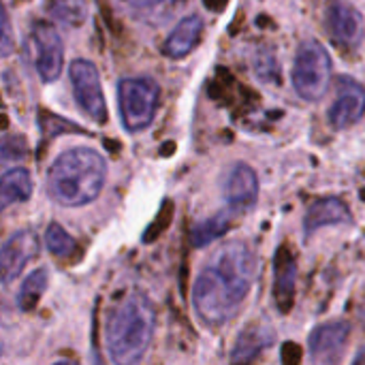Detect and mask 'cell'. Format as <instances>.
Listing matches in <instances>:
<instances>
[{
	"mask_svg": "<svg viewBox=\"0 0 365 365\" xmlns=\"http://www.w3.org/2000/svg\"><path fill=\"white\" fill-rule=\"evenodd\" d=\"M257 274V257L244 242L222 246L192 287V306L210 327L229 323L244 304Z\"/></svg>",
	"mask_w": 365,
	"mask_h": 365,
	"instance_id": "obj_1",
	"label": "cell"
},
{
	"mask_svg": "<svg viewBox=\"0 0 365 365\" xmlns=\"http://www.w3.org/2000/svg\"><path fill=\"white\" fill-rule=\"evenodd\" d=\"M107 178L105 158L92 148L62 152L47 171V192L64 207H83L98 199Z\"/></svg>",
	"mask_w": 365,
	"mask_h": 365,
	"instance_id": "obj_2",
	"label": "cell"
},
{
	"mask_svg": "<svg viewBox=\"0 0 365 365\" xmlns=\"http://www.w3.org/2000/svg\"><path fill=\"white\" fill-rule=\"evenodd\" d=\"M154 323V306L143 293L133 291L122 297L105 325V344L109 359L118 365L139 364L150 349Z\"/></svg>",
	"mask_w": 365,
	"mask_h": 365,
	"instance_id": "obj_3",
	"label": "cell"
},
{
	"mask_svg": "<svg viewBox=\"0 0 365 365\" xmlns=\"http://www.w3.org/2000/svg\"><path fill=\"white\" fill-rule=\"evenodd\" d=\"M160 90L150 77H124L118 83V105L122 124L128 133L145 130L158 109Z\"/></svg>",
	"mask_w": 365,
	"mask_h": 365,
	"instance_id": "obj_4",
	"label": "cell"
},
{
	"mask_svg": "<svg viewBox=\"0 0 365 365\" xmlns=\"http://www.w3.org/2000/svg\"><path fill=\"white\" fill-rule=\"evenodd\" d=\"M293 88L304 101H319L331 81V58L319 41H304L293 62Z\"/></svg>",
	"mask_w": 365,
	"mask_h": 365,
	"instance_id": "obj_5",
	"label": "cell"
},
{
	"mask_svg": "<svg viewBox=\"0 0 365 365\" xmlns=\"http://www.w3.org/2000/svg\"><path fill=\"white\" fill-rule=\"evenodd\" d=\"M68 77L73 83L75 101L79 103L81 111L96 124H105L107 122V103L103 96L98 68L90 60L77 58L68 66Z\"/></svg>",
	"mask_w": 365,
	"mask_h": 365,
	"instance_id": "obj_6",
	"label": "cell"
},
{
	"mask_svg": "<svg viewBox=\"0 0 365 365\" xmlns=\"http://www.w3.org/2000/svg\"><path fill=\"white\" fill-rule=\"evenodd\" d=\"M30 36L34 45V66L38 77L45 83L56 81L64 68V47L56 26L49 21H34Z\"/></svg>",
	"mask_w": 365,
	"mask_h": 365,
	"instance_id": "obj_7",
	"label": "cell"
},
{
	"mask_svg": "<svg viewBox=\"0 0 365 365\" xmlns=\"http://www.w3.org/2000/svg\"><path fill=\"white\" fill-rule=\"evenodd\" d=\"M38 255V237L32 229L13 233L0 248V282L11 284L24 272L28 261Z\"/></svg>",
	"mask_w": 365,
	"mask_h": 365,
	"instance_id": "obj_8",
	"label": "cell"
},
{
	"mask_svg": "<svg viewBox=\"0 0 365 365\" xmlns=\"http://www.w3.org/2000/svg\"><path fill=\"white\" fill-rule=\"evenodd\" d=\"M351 336V325L344 321H329L312 329L308 338L310 359L317 364L338 361Z\"/></svg>",
	"mask_w": 365,
	"mask_h": 365,
	"instance_id": "obj_9",
	"label": "cell"
},
{
	"mask_svg": "<svg viewBox=\"0 0 365 365\" xmlns=\"http://www.w3.org/2000/svg\"><path fill=\"white\" fill-rule=\"evenodd\" d=\"M225 199L231 212H248L259 199V178L246 163L231 167L225 180Z\"/></svg>",
	"mask_w": 365,
	"mask_h": 365,
	"instance_id": "obj_10",
	"label": "cell"
},
{
	"mask_svg": "<svg viewBox=\"0 0 365 365\" xmlns=\"http://www.w3.org/2000/svg\"><path fill=\"white\" fill-rule=\"evenodd\" d=\"M365 111V88L353 79H340L338 96L329 109V122L334 128H349L361 120Z\"/></svg>",
	"mask_w": 365,
	"mask_h": 365,
	"instance_id": "obj_11",
	"label": "cell"
},
{
	"mask_svg": "<svg viewBox=\"0 0 365 365\" xmlns=\"http://www.w3.org/2000/svg\"><path fill=\"white\" fill-rule=\"evenodd\" d=\"M327 21L334 38L344 47H357L364 38V15L344 2H334L327 11Z\"/></svg>",
	"mask_w": 365,
	"mask_h": 365,
	"instance_id": "obj_12",
	"label": "cell"
},
{
	"mask_svg": "<svg viewBox=\"0 0 365 365\" xmlns=\"http://www.w3.org/2000/svg\"><path fill=\"white\" fill-rule=\"evenodd\" d=\"M351 222V210L346 207V203L338 197H323L319 201H314L310 205V210L306 212L304 218V231L306 235L329 227V225H344Z\"/></svg>",
	"mask_w": 365,
	"mask_h": 365,
	"instance_id": "obj_13",
	"label": "cell"
},
{
	"mask_svg": "<svg viewBox=\"0 0 365 365\" xmlns=\"http://www.w3.org/2000/svg\"><path fill=\"white\" fill-rule=\"evenodd\" d=\"M201 32H203V19H201L199 15H188V17H184V19L173 28V32L167 36V41H165V45H163L165 56L175 58V60L188 56V53L197 47V43H199V38H201Z\"/></svg>",
	"mask_w": 365,
	"mask_h": 365,
	"instance_id": "obj_14",
	"label": "cell"
},
{
	"mask_svg": "<svg viewBox=\"0 0 365 365\" xmlns=\"http://www.w3.org/2000/svg\"><path fill=\"white\" fill-rule=\"evenodd\" d=\"M297 265L287 248H280L276 255V302L280 310H289L295 295Z\"/></svg>",
	"mask_w": 365,
	"mask_h": 365,
	"instance_id": "obj_15",
	"label": "cell"
},
{
	"mask_svg": "<svg viewBox=\"0 0 365 365\" xmlns=\"http://www.w3.org/2000/svg\"><path fill=\"white\" fill-rule=\"evenodd\" d=\"M32 195V178L26 169H11L0 178V212L13 203H24Z\"/></svg>",
	"mask_w": 365,
	"mask_h": 365,
	"instance_id": "obj_16",
	"label": "cell"
},
{
	"mask_svg": "<svg viewBox=\"0 0 365 365\" xmlns=\"http://www.w3.org/2000/svg\"><path fill=\"white\" fill-rule=\"evenodd\" d=\"M272 342V334L259 327H248L240 334L233 353H231V361L235 364H246L257 359V355Z\"/></svg>",
	"mask_w": 365,
	"mask_h": 365,
	"instance_id": "obj_17",
	"label": "cell"
},
{
	"mask_svg": "<svg viewBox=\"0 0 365 365\" xmlns=\"http://www.w3.org/2000/svg\"><path fill=\"white\" fill-rule=\"evenodd\" d=\"M47 284H49V274H47V269H34L24 282H21V289H19V293H17V306H19V310L21 312H32L36 306H38V302H41V297L45 295V291H47Z\"/></svg>",
	"mask_w": 365,
	"mask_h": 365,
	"instance_id": "obj_18",
	"label": "cell"
},
{
	"mask_svg": "<svg viewBox=\"0 0 365 365\" xmlns=\"http://www.w3.org/2000/svg\"><path fill=\"white\" fill-rule=\"evenodd\" d=\"M229 212H231V210L220 212V214H216V216H212V218H207V220L195 225V229H192V233H190L192 246H195V248H203V246H210L212 242L220 240V237L229 231V227H231V216H229Z\"/></svg>",
	"mask_w": 365,
	"mask_h": 365,
	"instance_id": "obj_19",
	"label": "cell"
},
{
	"mask_svg": "<svg viewBox=\"0 0 365 365\" xmlns=\"http://www.w3.org/2000/svg\"><path fill=\"white\" fill-rule=\"evenodd\" d=\"M45 246L58 259H73L79 252V244L58 225L51 222L45 231Z\"/></svg>",
	"mask_w": 365,
	"mask_h": 365,
	"instance_id": "obj_20",
	"label": "cell"
},
{
	"mask_svg": "<svg viewBox=\"0 0 365 365\" xmlns=\"http://www.w3.org/2000/svg\"><path fill=\"white\" fill-rule=\"evenodd\" d=\"M49 11L58 21L66 26H79L86 17V9L79 0H53L49 4Z\"/></svg>",
	"mask_w": 365,
	"mask_h": 365,
	"instance_id": "obj_21",
	"label": "cell"
},
{
	"mask_svg": "<svg viewBox=\"0 0 365 365\" xmlns=\"http://www.w3.org/2000/svg\"><path fill=\"white\" fill-rule=\"evenodd\" d=\"M28 154V143L24 137H4L0 139V165L19 160Z\"/></svg>",
	"mask_w": 365,
	"mask_h": 365,
	"instance_id": "obj_22",
	"label": "cell"
},
{
	"mask_svg": "<svg viewBox=\"0 0 365 365\" xmlns=\"http://www.w3.org/2000/svg\"><path fill=\"white\" fill-rule=\"evenodd\" d=\"M15 49V36H13V26H11V19H9V13L6 9L2 6L0 2V58H6L11 56Z\"/></svg>",
	"mask_w": 365,
	"mask_h": 365,
	"instance_id": "obj_23",
	"label": "cell"
},
{
	"mask_svg": "<svg viewBox=\"0 0 365 365\" xmlns=\"http://www.w3.org/2000/svg\"><path fill=\"white\" fill-rule=\"evenodd\" d=\"M203 2H205V6L212 9V11H222L225 4H227V0H203Z\"/></svg>",
	"mask_w": 365,
	"mask_h": 365,
	"instance_id": "obj_24",
	"label": "cell"
},
{
	"mask_svg": "<svg viewBox=\"0 0 365 365\" xmlns=\"http://www.w3.org/2000/svg\"><path fill=\"white\" fill-rule=\"evenodd\" d=\"M6 124H9V120L4 115H0V128H6Z\"/></svg>",
	"mask_w": 365,
	"mask_h": 365,
	"instance_id": "obj_25",
	"label": "cell"
},
{
	"mask_svg": "<svg viewBox=\"0 0 365 365\" xmlns=\"http://www.w3.org/2000/svg\"><path fill=\"white\" fill-rule=\"evenodd\" d=\"M0 357H2V349H0Z\"/></svg>",
	"mask_w": 365,
	"mask_h": 365,
	"instance_id": "obj_26",
	"label": "cell"
}]
</instances>
